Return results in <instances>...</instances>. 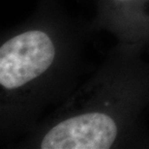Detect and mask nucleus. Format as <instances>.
Listing matches in <instances>:
<instances>
[{
  "label": "nucleus",
  "instance_id": "obj_2",
  "mask_svg": "<svg viewBox=\"0 0 149 149\" xmlns=\"http://www.w3.org/2000/svg\"><path fill=\"white\" fill-rule=\"evenodd\" d=\"M83 29L52 0L6 31L0 43V132L25 136L50 107L77 89L82 67Z\"/></svg>",
  "mask_w": 149,
  "mask_h": 149
},
{
  "label": "nucleus",
  "instance_id": "obj_3",
  "mask_svg": "<svg viewBox=\"0 0 149 149\" xmlns=\"http://www.w3.org/2000/svg\"><path fill=\"white\" fill-rule=\"evenodd\" d=\"M93 24L118 44L149 49V0H97Z\"/></svg>",
  "mask_w": 149,
  "mask_h": 149
},
{
  "label": "nucleus",
  "instance_id": "obj_1",
  "mask_svg": "<svg viewBox=\"0 0 149 149\" xmlns=\"http://www.w3.org/2000/svg\"><path fill=\"white\" fill-rule=\"evenodd\" d=\"M118 44L92 76L19 142L35 149L149 148V58Z\"/></svg>",
  "mask_w": 149,
  "mask_h": 149
}]
</instances>
